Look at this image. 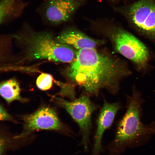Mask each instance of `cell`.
<instances>
[{"label":"cell","mask_w":155,"mask_h":155,"mask_svg":"<svg viewBox=\"0 0 155 155\" xmlns=\"http://www.w3.org/2000/svg\"><path fill=\"white\" fill-rule=\"evenodd\" d=\"M131 73L125 63L95 48L79 50L75 60L64 71L72 83L95 95L103 89L116 93L120 81Z\"/></svg>","instance_id":"cell-1"},{"label":"cell","mask_w":155,"mask_h":155,"mask_svg":"<svg viewBox=\"0 0 155 155\" xmlns=\"http://www.w3.org/2000/svg\"><path fill=\"white\" fill-rule=\"evenodd\" d=\"M13 48L12 54L6 63L19 65L42 60L70 63L76 55L71 46L57 41L53 34L34 31L25 26L20 31L10 35Z\"/></svg>","instance_id":"cell-2"},{"label":"cell","mask_w":155,"mask_h":155,"mask_svg":"<svg viewBox=\"0 0 155 155\" xmlns=\"http://www.w3.org/2000/svg\"><path fill=\"white\" fill-rule=\"evenodd\" d=\"M103 31L112 42L115 49L130 60L138 71L147 69L150 53L146 46L139 40L121 27L110 26Z\"/></svg>","instance_id":"cell-3"},{"label":"cell","mask_w":155,"mask_h":155,"mask_svg":"<svg viewBox=\"0 0 155 155\" xmlns=\"http://www.w3.org/2000/svg\"><path fill=\"white\" fill-rule=\"evenodd\" d=\"M115 9L136 31L155 42V0H139L128 6Z\"/></svg>","instance_id":"cell-4"},{"label":"cell","mask_w":155,"mask_h":155,"mask_svg":"<svg viewBox=\"0 0 155 155\" xmlns=\"http://www.w3.org/2000/svg\"><path fill=\"white\" fill-rule=\"evenodd\" d=\"M141 104L140 93L133 89L132 95L128 98L126 112L118 125L115 140L116 144H127L150 131L141 120Z\"/></svg>","instance_id":"cell-5"},{"label":"cell","mask_w":155,"mask_h":155,"mask_svg":"<svg viewBox=\"0 0 155 155\" xmlns=\"http://www.w3.org/2000/svg\"><path fill=\"white\" fill-rule=\"evenodd\" d=\"M56 100L78 124L82 136V143L86 149L91 126V116L96 106L87 95L82 96L71 101L60 98Z\"/></svg>","instance_id":"cell-6"},{"label":"cell","mask_w":155,"mask_h":155,"mask_svg":"<svg viewBox=\"0 0 155 155\" xmlns=\"http://www.w3.org/2000/svg\"><path fill=\"white\" fill-rule=\"evenodd\" d=\"M23 130L16 139L25 137L40 130H62L63 128L56 111L49 107H43L34 113L23 116Z\"/></svg>","instance_id":"cell-7"},{"label":"cell","mask_w":155,"mask_h":155,"mask_svg":"<svg viewBox=\"0 0 155 155\" xmlns=\"http://www.w3.org/2000/svg\"><path fill=\"white\" fill-rule=\"evenodd\" d=\"M86 0H46L45 16L52 24H57L69 19Z\"/></svg>","instance_id":"cell-8"},{"label":"cell","mask_w":155,"mask_h":155,"mask_svg":"<svg viewBox=\"0 0 155 155\" xmlns=\"http://www.w3.org/2000/svg\"><path fill=\"white\" fill-rule=\"evenodd\" d=\"M119 108V105L117 103L104 102L97 120V127L95 136L93 155H97L101 150L102 135L105 130L111 125Z\"/></svg>","instance_id":"cell-9"},{"label":"cell","mask_w":155,"mask_h":155,"mask_svg":"<svg viewBox=\"0 0 155 155\" xmlns=\"http://www.w3.org/2000/svg\"><path fill=\"white\" fill-rule=\"evenodd\" d=\"M55 39L59 42L71 46L79 50L94 48L97 44L96 40L80 32L74 30L64 31L55 36Z\"/></svg>","instance_id":"cell-10"},{"label":"cell","mask_w":155,"mask_h":155,"mask_svg":"<svg viewBox=\"0 0 155 155\" xmlns=\"http://www.w3.org/2000/svg\"><path fill=\"white\" fill-rule=\"evenodd\" d=\"M24 0H1V24L18 17L27 5Z\"/></svg>","instance_id":"cell-11"},{"label":"cell","mask_w":155,"mask_h":155,"mask_svg":"<svg viewBox=\"0 0 155 155\" xmlns=\"http://www.w3.org/2000/svg\"><path fill=\"white\" fill-rule=\"evenodd\" d=\"M20 88L18 82L11 78L3 81L0 85V94L2 97L8 103L18 100H25L20 96Z\"/></svg>","instance_id":"cell-12"},{"label":"cell","mask_w":155,"mask_h":155,"mask_svg":"<svg viewBox=\"0 0 155 155\" xmlns=\"http://www.w3.org/2000/svg\"><path fill=\"white\" fill-rule=\"evenodd\" d=\"M53 81V78L51 74L46 73H42L37 78L36 84L40 89L42 90H46L51 88Z\"/></svg>","instance_id":"cell-13"},{"label":"cell","mask_w":155,"mask_h":155,"mask_svg":"<svg viewBox=\"0 0 155 155\" xmlns=\"http://www.w3.org/2000/svg\"><path fill=\"white\" fill-rule=\"evenodd\" d=\"M0 119L1 121H12V119L9 114L1 105L0 106Z\"/></svg>","instance_id":"cell-14"},{"label":"cell","mask_w":155,"mask_h":155,"mask_svg":"<svg viewBox=\"0 0 155 155\" xmlns=\"http://www.w3.org/2000/svg\"><path fill=\"white\" fill-rule=\"evenodd\" d=\"M150 130L152 131H154L155 132V124L153 128L152 129H150Z\"/></svg>","instance_id":"cell-15"},{"label":"cell","mask_w":155,"mask_h":155,"mask_svg":"<svg viewBox=\"0 0 155 155\" xmlns=\"http://www.w3.org/2000/svg\"><path fill=\"white\" fill-rule=\"evenodd\" d=\"M108 1H115L117 0H107Z\"/></svg>","instance_id":"cell-16"}]
</instances>
